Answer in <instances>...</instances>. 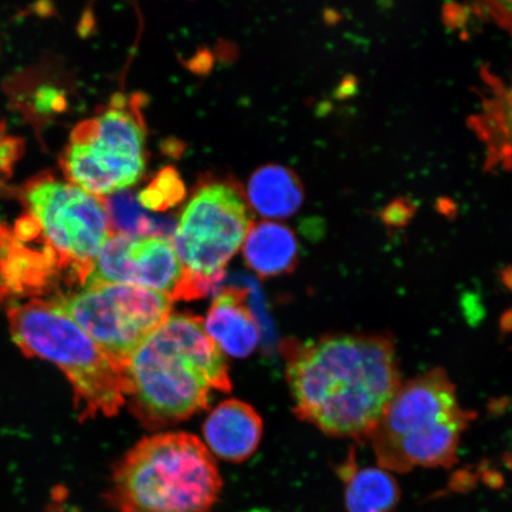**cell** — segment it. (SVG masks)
Wrapping results in <instances>:
<instances>
[{
	"label": "cell",
	"instance_id": "cell-1",
	"mask_svg": "<svg viewBox=\"0 0 512 512\" xmlns=\"http://www.w3.org/2000/svg\"><path fill=\"white\" fill-rule=\"evenodd\" d=\"M286 357L294 412L331 437L368 439L402 383L394 344L379 334L320 337Z\"/></svg>",
	"mask_w": 512,
	"mask_h": 512
},
{
	"label": "cell",
	"instance_id": "cell-2",
	"mask_svg": "<svg viewBox=\"0 0 512 512\" xmlns=\"http://www.w3.org/2000/svg\"><path fill=\"white\" fill-rule=\"evenodd\" d=\"M131 408L147 426L183 421L232 389L228 364L202 318L175 313L125 364Z\"/></svg>",
	"mask_w": 512,
	"mask_h": 512
},
{
	"label": "cell",
	"instance_id": "cell-3",
	"mask_svg": "<svg viewBox=\"0 0 512 512\" xmlns=\"http://www.w3.org/2000/svg\"><path fill=\"white\" fill-rule=\"evenodd\" d=\"M222 489L208 447L195 435H152L115 467L111 502L120 512H210Z\"/></svg>",
	"mask_w": 512,
	"mask_h": 512
},
{
	"label": "cell",
	"instance_id": "cell-4",
	"mask_svg": "<svg viewBox=\"0 0 512 512\" xmlns=\"http://www.w3.org/2000/svg\"><path fill=\"white\" fill-rule=\"evenodd\" d=\"M9 323L12 338L25 354L54 363L67 376L81 418L118 414L128 393L125 366L51 300L12 306Z\"/></svg>",
	"mask_w": 512,
	"mask_h": 512
},
{
	"label": "cell",
	"instance_id": "cell-5",
	"mask_svg": "<svg viewBox=\"0 0 512 512\" xmlns=\"http://www.w3.org/2000/svg\"><path fill=\"white\" fill-rule=\"evenodd\" d=\"M470 415L444 370L401 383L368 438L388 471L451 465Z\"/></svg>",
	"mask_w": 512,
	"mask_h": 512
},
{
	"label": "cell",
	"instance_id": "cell-6",
	"mask_svg": "<svg viewBox=\"0 0 512 512\" xmlns=\"http://www.w3.org/2000/svg\"><path fill=\"white\" fill-rule=\"evenodd\" d=\"M24 216L14 239L40 243V254L70 283L83 287L111 228L100 197L50 175L37 176L22 190Z\"/></svg>",
	"mask_w": 512,
	"mask_h": 512
},
{
	"label": "cell",
	"instance_id": "cell-7",
	"mask_svg": "<svg viewBox=\"0 0 512 512\" xmlns=\"http://www.w3.org/2000/svg\"><path fill=\"white\" fill-rule=\"evenodd\" d=\"M142 107V95H114L76 125L61 157L67 181L100 198L136 184L146 164Z\"/></svg>",
	"mask_w": 512,
	"mask_h": 512
},
{
	"label": "cell",
	"instance_id": "cell-8",
	"mask_svg": "<svg viewBox=\"0 0 512 512\" xmlns=\"http://www.w3.org/2000/svg\"><path fill=\"white\" fill-rule=\"evenodd\" d=\"M252 224L236 185L211 181L195 191L172 238L187 275L185 300L202 298L221 283Z\"/></svg>",
	"mask_w": 512,
	"mask_h": 512
},
{
	"label": "cell",
	"instance_id": "cell-9",
	"mask_svg": "<svg viewBox=\"0 0 512 512\" xmlns=\"http://www.w3.org/2000/svg\"><path fill=\"white\" fill-rule=\"evenodd\" d=\"M51 302L125 366L140 344L171 316L174 300L143 287L104 285L83 287Z\"/></svg>",
	"mask_w": 512,
	"mask_h": 512
},
{
	"label": "cell",
	"instance_id": "cell-10",
	"mask_svg": "<svg viewBox=\"0 0 512 512\" xmlns=\"http://www.w3.org/2000/svg\"><path fill=\"white\" fill-rule=\"evenodd\" d=\"M184 283V267L171 239L112 234L96 256L83 287L132 285L181 300Z\"/></svg>",
	"mask_w": 512,
	"mask_h": 512
},
{
	"label": "cell",
	"instance_id": "cell-11",
	"mask_svg": "<svg viewBox=\"0 0 512 512\" xmlns=\"http://www.w3.org/2000/svg\"><path fill=\"white\" fill-rule=\"evenodd\" d=\"M264 422L252 406L227 400L210 412L203 435L211 452L230 463L245 462L260 445Z\"/></svg>",
	"mask_w": 512,
	"mask_h": 512
},
{
	"label": "cell",
	"instance_id": "cell-12",
	"mask_svg": "<svg viewBox=\"0 0 512 512\" xmlns=\"http://www.w3.org/2000/svg\"><path fill=\"white\" fill-rule=\"evenodd\" d=\"M204 328L221 351L236 358L252 355L260 341L259 324L242 288H224L217 294Z\"/></svg>",
	"mask_w": 512,
	"mask_h": 512
},
{
	"label": "cell",
	"instance_id": "cell-13",
	"mask_svg": "<svg viewBox=\"0 0 512 512\" xmlns=\"http://www.w3.org/2000/svg\"><path fill=\"white\" fill-rule=\"evenodd\" d=\"M480 76L489 86L491 96H482V113L471 115L466 125L477 134L486 146L484 170H495L498 166L512 170V108L507 96V86L490 72L486 66L480 68Z\"/></svg>",
	"mask_w": 512,
	"mask_h": 512
},
{
	"label": "cell",
	"instance_id": "cell-14",
	"mask_svg": "<svg viewBox=\"0 0 512 512\" xmlns=\"http://www.w3.org/2000/svg\"><path fill=\"white\" fill-rule=\"evenodd\" d=\"M243 256L261 278L290 273L298 264L299 243L292 230L278 222L253 223L243 242Z\"/></svg>",
	"mask_w": 512,
	"mask_h": 512
},
{
	"label": "cell",
	"instance_id": "cell-15",
	"mask_svg": "<svg viewBox=\"0 0 512 512\" xmlns=\"http://www.w3.org/2000/svg\"><path fill=\"white\" fill-rule=\"evenodd\" d=\"M248 198L258 213L271 219L296 214L304 202V188L296 172L278 164L256 170L248 182Z\"/></svg>",
	"mask_w": 512,
	"mask_h": 512
},
{
	"label": "cell",
	"instance_id": "cell-16",
	"mask_svg": "<svg viewBox=\"0 0 512 512\" xmlns=\"http://www.w3.org/2000/svg\"><path fill=\"white\" fill-rule=\"evenodd\" d=\"M345 505L349 512H392L400 501V489L389 471L379 466L343 471Z\"/></svg>",
	"mask_w": 512,
	"mask_h": 512
},
{
	"label": "cell",
	"instance_id": "cell-17",
	"mask_svg": "<svg viewBox=\"0 0 512 512\" xmlns=\"http://www.w3.org/2000/svg\"><path fill=\"white\" fill-rule=\"evenodd\" d=\"M107 211L111 234L144 238L160 235L171 239L176 232V223L170 217H153L140 206L134 192L121 190L101 198Z\"/></svg>",
	"mask_w": 512,
	"mask_h": 512
},
{
	"label": "cell",
	"instance_id": "cell-18",
	"mask_svg": "<svg viewBox=\"0 0 512 512\" xmlns=\"http://www.w3.org/2000/svg\"><path fill=\"white\" fill-rule=\"evenodd\" d=\"M184 196L185 187L181 176L175 168L166 166L152 178L137 197L143 208L164 211L176 206Z\"/></svg>",
	"mask_w": 512,
	"mask_h": 512
},
{
	"label": "cell",
	"instance_id": "cell-19",
	"mask_svg": "<svg viewBox=\"0 0 512 512\" xmlns=\"http://www.w3.org/2000/svg\"><path fill=\"white\" fill-rule=\"evenodd\" d=\"M470 10L480 21L495 23L512 36V2H476Z\"/></svg>",
	"mask_w": 512,
	"mask_h": 512
},
{
	"label": "cell",
	"instance_id": "cell-20",
	"mask_svg": "<svg viewBox=\"0 0 512 512\" xmlns=\"http://www.w3.org/2000/svg\"><path fill=\"white\" fill-rule=\"evenodd\" d=\"M416 211L418 207L408 197H398L382 209L380 219L388 228L401 229L412 222Z\"/></svg>",
	"mask_w": 512,
	"mask_h": 512
},
{
	"label": "cell",
	"instance_id": "cell-21",
	"mask_svg": "<svg viewBox=\"0 0 512 512\" xmlns=\"http://www.w3.org/2000/svg\"><path fill=\"white\" fill-rule=\"evenodd\" d=\"M21 153V140L12 136L4 125L0 124V184L10 177Z\"/></svg>",
	"mask_w": 512,
	"mask_h": 512
},
{
	"label": "cell",
	"instance_id": "cell-22",
	"mask_svg": "<svg viewBox=\"0 0 512 512\" xmlns=\"http://www.w3.org/2000/svg\"><path fill=\"white\" fill-rule=\"evenodd\" d=\"M470 6L459 3L447 2L441 9V19L448 30H460L469 22Z\"/></svg>",
	"mask_w": 512,
	"mask_h": 512
},
{
	"label": "cell",
	"instance_id": "cell-23",
	"mask_svg": "<svg viewBox=\"0 0 512 512\" xmlns=\"http://www.w3.org/2000/svg\"><path fill=\"white\" fill-rule=\"evenodd\" d=\"M360 92V81L355 75L344 76L341 83L335 89L334 98L337 100H348L354 98Z\"/></svg>",
	"mask_w": 512,
	"mask_h": 512
},
{
	"label": "cell",
	"instance_id": "cell-24",
	"mask_svg": "<svg viewBox=\"0 0 512 512\" xmlns=\"http://www.w3.org/2000/svg\"><path fill=\"white\" fill-rule=\"evenodd\" d=\"M435 210L448 220H456L458 216V206L456 201L450 197H439L435 202Z\"/></svg>",
	"mask_w": 512,
	"mask_h": 512
},
{
	"label": "cell",
	"instance_id": "cell-25",
	"mask_svg": "<svg viewBox=\"0 0 512 512\" xmlns=\"http://www.w3.org/2000/svg\"><path fill=\"white\" fill-rule=\"evenodd\" d=\"M507 96H508L509 104L512 108V88L507 87Z\"/></svg>",
	"mask_w": 512,
	"mask_h": 512
}]
</instances>
